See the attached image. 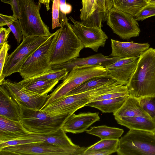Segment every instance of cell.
<instances>
[{"label": "cell", "instance_id": "cell-25", "mask_svg": "<svg viewBox=\"0 0 155 155\" xmlns=\"http://www.w3.org/2000/svg\"><path fill=\"white\" fill-rule=\"evenodd\" d=\"M129 96L92 102L85 106L95 108L103 113L113 114L120 108Z\"/></svg>", "mask_w": 155, "mask_h": 155}, {"label": "cell", "instance_id": "cell-38", "mask_svg": "<svg viewBox=\"0 0 155 155\" xmlns=\"http://www.w3.org/2000/svg\"><path fill=\"white\" fill-rule=\"evenodd\" d=\"M17 18L14 15H8L0 14V27H3L13 22Z\"/></svg>", "mask_w": 155, "mask_h": 155}, {"label": "cell", "instance_id": "cell-14", "mask_svg": "<svg viewBox=\"0 0 155 155\" xmlns=\"http://www.w3.org/2000/svg\"><path fill=\"white\" fill-rule=\"evenodd\" d=\"M2 85L18 104L27 107L41 110L48 98V95L37 94L9 79L5 80Z\"/></svg>", "mask_w": 155, "mask_h": 155}, {"label": "cell", "instance_id": "cell-23", "mask_svg": "<svg viewBox=\"0 0 155 155\" xmlns=\"http://www.w3.org/2000/svg\"><path fill=\"white\" fill-rule=\"evenodd\" d=\"M113 115L114 117L139 116L151 119L141 105L138 99L130 96L120 108Z\"/></svg>", "mask_w": 155, "mask_h": 155}, {"label": "cell", "instance_id": "cell-19", "mask_svg": "<svg viewBox=\"0 0 155 155\" xmlns=\"http://www.w3.org/2000/svg\"><path fill=\"white\" fill-rule=\"evenodd\" d=\"M150 46L148 43L122 42L111 39L112 51L110 56L120 58L139 57Z\"/></svg>", "mask_w": 155, "mask_h": 155}, {"label": "cell", "instance_id": "cell-37", "mask_svg": "<svg viewBox=\"0 0 155 155\" xmlns=\"http://www.w3.org/2000/svg\"><path fill=\"white\" fill-rule=\"evenodd\" d=\"M11 31L8 28H4L3 27L0 28V47L2 48L4 44L7 41V40L9 36V34Z\"/></svg>", "mask_w": 155, "mask_h": 155}, {"label": "cell", "instance_id": "cell-3", "mask_svg": "<svg viewBox=\"0 0 155 155\" xmlns=\"http://www.w3.org/2000/svg\"><path fill=\"white\" fill-rule=\"evenodd\" d=\"M61 24L57 39L51 50L50 62L51 65L59 64L78 58L84 47L73 31L66 14L59 12Z\"/></svg>", "mask_w": 155, "mask_h": 155}, {"label": "cell", "instance_id": "cell-16", "mask_svg": "<svg viewBox=\"0 0 155 155\" xmlns=\"http://www.w3.org/2000/svg\"><path fill=\"white\" fill-rule=\"evenodd\" d=\"M66 133L61 128L57 131L52 133L46 134L29 133L16 139L24 140L26 144L42 142L63 147H68L74 145L75 144L67 136Z\"/></svg>", "mask_w": 155, "mask_h": 155}, {"label": "cell", "instance_id": "cell-42", "mask_svg": "<svg viewBox=\"0 0 155 155\" xmlns=\"http://www.w3.org/2000/svg\"><path fill=\"white\" fill-rule=\"evenodd\" d=\"M147 1L148 3L155 5V0H147Z\"/></svg>", "mask_w": 155, "mask_h": 155}, {"label": "cell", "instance_id": "cell-43", "mask_svg": "<svg viewBox=\"0 0 155 155\" xmlns=\"http://www.w3.org/2000/svg\"><path fill=\"white\" fill-rule=\"evenodd\" d=\"M154 134H155V133H154Z\"/></svg>", "mask_w": 155, "mask_h": 155}, {"label": "cell", "instance_id": "cell-33", "mask_svg": "<svg viewBox=\"0 0 155 155\" xmlns=\"http://www.w3.org/2000/svg\"><path fill=\"white\" fill-rule=\"evenodd\" d=\"M10 48V46L8 41L5 42L0 51V85H2L5 80L3 76V71L5 63L8 56V51Z\"/></svg>", "mask_w": 155, "mask_h": 155}, {"label": "cell", "instance_id": "cell-31", "mask_svg": "<svg viewBox=\"0 0 155 155\" xmlns=\"http://www.w3.org/2000/svg\"><path fill=\"white\" fill-rule=\"evenodd\" d=\"M138 99L144 110L155 122V96L147 97Z\"/></svg>", "mask_w": 155, "mask_h": 155}, {"label": "cell", "instance_id": "cell-26", "mask_svg": "<svg viewBox=\"0 0 155 155\" xmlns=\"http://www.w3.org/2000/svg\"><path fill=\"white\" fill-rule=\"evenodd\" d=\"M113 7L133 16L148 4L147 0H111Z\"/></svg>", "mask_w": 155, "mask_h": 155}, {"label": "cell", "instance_id": "cell-35", "mask_svg": "<svg viewBox=\"0 0 155 155\" xmlns=\"http://www.w3.org/2000/svg\"><path fill=\"white\" fill-rule=\"evenodd\" d=\"M7 26L11 30L18 44L21 41L23 36L21 28L19 19L18 18H16L13 22L8 24Z\"/></svg>", "mask_w": 155, "mask_h": 155}, {"label": "cell", "instance_id": "cell-20", "mask_svg": "<svg viewBox=\"0 0 155 155\" xmlns=\"http://www.w3.org/2000/svg\"><path fill=\"white\" fill-rule=\"evenodd\" d=\"M0 116L18 121H21L19 104L3 85H0Z\"/></svg>", "mask_w": 155, "mask_h": 155}, {"label": "cell", "instance_id": "cell-11", "mask_svg": "<svg viewBox=\"0 0 155 155\" xmlns=\"http://www.w3.org/2000/svg\"><path fill=\"white\" fill-rule=\"evenodd\" d=\"M107 25L121 39L128 40L139 36L140 30L134 16L114 7L108 11Z\"/></svg>", "mask_w": 155, "mask_h": 155}, {"label": "cell", "instance_id": "cell-13", "mask_svg": "<svg viewBox=\"0 0 155 155\" xmlns=\"http://www.w3.org/2000/svg\"><path fill=\"white\" fill-rule=\"evenodd\" d=\"M69 18L73 23L70 25L73 31L84 48L97 52L100 47L104 46L108 37L101 28L87 26L71 17Z\"/></svg>", "mask_w": 155, "mask_h": 155}, {"label": "cell", "instance_id": "cell-17", "mask_svg": "<svg viewBox=\"0 0 155 155\" xmlns=\"http://www.w3.org/2000/svg\"><path fill=\"white\" fill-rule=\"evenodd\" d=\"M98 113L87 112L78 114H71L62 127L66 133L78 134L86 131L95 122L100 120Z\"/></svg>", "mask_w": 155, "mask_h": 155}, {"label": "cell", "instance_id": "cell-12", "mask_svg": "<svg viewBox=\"0 0 155 155\" xmlns=\"http://www.w3.org/2000/svg\"><path fill=\"white\" fill-rule=\"evenodd\" d=\"M80 17L85 25L101 28L109 10L113 7L111 0H82Z\"/></svg>", "mask_w": 155, "mask_h": 155}, {"label": "cell", "instance_id": "cell-28", "mask_svg": "<svg viewBox=\"0 0 155 155\" xmlns=\"http://www.w3.org/2000/svg\"><path fill=\"white\" fill-rule=\"evenodd\" d=\"M110 79L104 77L91 79L85 81L66 95L75 94L95 88L105 84Z\"/></svg>", "mask_w": 155, "mask_h": 155}, {"label": "cell", "instance_id": "cell-8", "mask_svg": "<svg viewBox=\"0 0 155 155\" xmlns=\"http://www.w3.org/2000/svg\"><path fill=\"white\" fill-rule=\"evenodd\" d=\"M87 148L75 144L63 147L37 142L4 147L0 149V155H83Z\"/></svg>", "mask_w": 155, "mask_h": 155}, {"label": "cell", "instance_id": "cell-32", "mask_svg": "<svg viewBox=\"0 0 155 155\" xmlns=\"http://www.w3.org/2000/svg\"><path fill=\"white\" fill-rule=\"evenodd\" d=\"M155 16V5L148 3L134 16L135 20L142 21L149 17Z\"/></svg>", "mask_w": 155, "mask_h": 155}, {"label": "cell", "instance_id": "cell-21", "mask_svg": "<svg viewBox=\"0 0 155 155\" xmlns=\"http://www.w3.org/2000/svg\"><path fill=\"white\" fill-rule=\"evenodd\" d=\"M29 133L20 121H14L0 116V143L15 139Z\"/></svg>", "mask_w": 155, "mask_h": 155}, {"label": "cell", "instance_id": "cell-4", "mask_svg": "<svg viewBox=\"0 0 155 155\" xmlns=\"http://www.w3.org/2000/svg\"><path fill=\"white\" fill-rule=\"evenodd\" d=\"M20 108L21 122L29 133L46 134L61 128L71 114H57L42 110L26 107L18 104Z\"/></svg>", "mask_w": 155, "mask_h": 155}, {"label": "cell", "instance_id": "cell-24", "mask_svg": "<svg viewBox=\"0 0 155 155\" xmlns=\"http://www.w3.org/2000/svg\"><path fill=\"white\" fill-rule=\"evenodd\" d=\"M58 80L23 79L18 83L27 89L41 95H48L58 83Z\"/></svg>", "mask_w": 155, "mask_h": 155}, {"label": "cell", "instance_id": "cell-30", "mask_svg": "<svg viewBox=\"0 0 155 155\" xmlns=\"http://www.w3.org/2000/svg\"><path fill=\"white\" fill-rule=\"evenodd\" d=\"M66 68L61 69H51L31 78L30 79H42L46 80H63L69 73Z\"/></svg>", "mask_w": 155, "mask_h": 155}, {"label": "cell", "instance_id": "cell-9", "mask_svg": "<svg viewBox=\"0 0 155 155\" xmlns=\"http://www.w3.org/2000/svg\"><path fill=\"white\" fill-rule=\"evenodd\" d=\"M58 30L34 51L20 68L18 73L23 79H27L51 70L50 62L52 48L58 36Z\"/></svg>", "mask_w": 155, "mask_h": 155}, {"label": "cell", "instance_id": "cell-39", "mask_svg": "<svg viewBox=\"0 0 155 155\" xmlns=\"http://www.w3.org/2000/svg\"><path fill=\"white\" fill-rule=\"evenodd\" d=\"M72 9L71 6L66 3V0H60V12L67 14L70 13Z\"/></svg>", "mask_w": 155, "mask_h": 155}, {"label": "cell", "instance_id": "cell-34", "mask_svg": "<svg viewBox=\"0 0 155 155\" xmlns=\"http://www.w3.org/2000/svg\"><path fill=\"white\" fill-rule=\"evenodd\" d=\"M52 2V28L61 27L59 20L60 0H51Z\"/></svg>", "mask_w": 155, "mask_h": 155}, {"label": "cell", "instance_id": "cell-5", "mask_svg": "<svg viewBox=\"0 0 155 155\" xmlns=\"http://www.w3.org/2000/svg\"><path fill=\"white\" fill-rule=\"evenodd\" d=\"M106 68L100 66L84 65L74 67L62 82L51 94L43 107L57 99L65 95L85 81L91 79L105 77Z\"/></svg>", "mask_w": 155, "mask_h": 155}, {"label": "cell", "instance_id": "cell-27", "mask_svg": "<svg viewBox=\"0 0 155 155\" xmlns=\"http://www.w3.org/2000/svg\"><path fill=\"white\" fill-rule=\"evenodd\" d=\"M87 134L98 137L101 139H119L124 131L118 128L106 125L92 127L86 131Z\"/></svg>", "mask_w": 155, "mask_h": 155}, {"label": "cell", "instance_id": "cell-36", "mask_svg": "<svg viewBox=\"0 0 155 155\" xmlns=\"http://www.w3.org/2000/svg\"><path fill=\"white\" fill-rule=\"evenodd\" d=\"M5 3L9 4L13 12V15L19 19L20 17V7L19 0H0Z\"/></svg>", "mask_w": 155, "mask_h": 155}, {"label": "cell", "instance_id": "cell-40", "mask_svg": "<svg viewBox=\"0 0 155 155\" xmlns=\"http://www.w3.org/2000/svg\"><path fill=\"white\" fill-rule=\"evenodd\" d=\"M113 153L111 151L105 150H97L84 152L83 155H108Z\"/></svg>", "mask_w": 155, "mask_h": 155}, {"label": "cell", "instance_id": "cell-41", "mask_svg": "<svg viewBox=\"0 0 155 155\" xmlns=\"http://www.w3.org/2000/svg\"><path fill=\"white\" fill-rule=\"evenodd\" d=\"M50 0H39L41 4H44L45 5L47 11H48L50 10V8L49 6V3Z\"/></svg>", "mask_w": 155, "mask_h": 155}, {"label": "cell", "instance_id": "cell-29", "mask_svg": "<svg viewBox=\"0 0 155 155\" xmlns=\"http://www.w3.org/2000/svg\"><path fill=\"white\" fill-rule=\"evenodd\" d=\"M119 139H101L94 144L87 147L84 152L97 150H105L116 152L118 149Z\"/></svg>", "mask_w": 155, "mask_h": 155}, {"label": "cell", "instance_id": "cell-15", "mask_svg": "<svg viewBox=\"0 0 155 155\" xmlns=\"http://www.w3.org/2000/svg\"><path fill=\"white\" fill-rule=\"evenodd\" d=\"M139 57L120 58L107 65L105 77L116 80L119 84L126 85L135 70Z\"/></svg>", "mask_w": 155, "mask_h": 155}, {"label": "cell", "instance_id": "cell-18", "mask_svg": "<svg viewBox=\"0 0 155 155\" xmlns=\"http://www.w3.org/2000/svg\"><path fill=\"white\" fill-rule=\"evenodd\" d=\"M120 58L106 56L102 53L97 54L86 58H77L58 65H51V69L66 68L69 72L73 68L84 65L100 66L105 68Z\"/></svg>", "mask_w": 155, "mask_h": 155}, {"label": "cell", "instance_id": "cell-1", "mask_svg": "<svg viewBox=\"0 0 155 155\" xmlns=\"http://www.w3.org/2000/svg\"><path fill=\"white\" fill-rule=\"evenodd\" d=\"M126 85L132 97L139 99L155 96V49L150 48L140 56Z\"/></svg>", "mask_w": 155, "mask_h": 155}, {"label": "cell", "instance_id": "cell-7", "mask_svg": "<svg viewBox=\"0 0 155 155\" xmlns=\"http://www.w3.org/2000/svg\"><path fill=\"white\" fill-rule=\"evenodd\" d=\"M119 155H155V135L150 131L130 130L119 139Z\"/></svg>", "mask_w": 155, "mask_h": 155}, {"label": "cell", "instance_id": "cell-22", "mask_svg": "<svg viewBox=\"0 0 155 155\" xmlns=\"http://www.w3.org/2000/svg\"><path fill=\"white\" fill-rule=\"evenodd\" d=\"M114 118L118 124L130 129L146 130L155 133V122L150 119L139 116Z\"/></svg>", "mask_w": 155, "mask_h": 155}, {"label": "cell", "instance_id": "cell-2", "mask_svg": "<svg viewBox=\"0 0 155 155\" xmlns=\"http://www.w3.org/2000/svg\"><path fill=\"white\" fill-rule=\"evenodd\" d=\"M127 87L119 84L113 79L95 88L78 94L66 95L57 99L44 107L42 110L57 114L74 113L93 100L108 93L120 91Z\"/></svg>", "mask_w": 155, "mask_h": 155}, {"label": "cell", "instance_id": "cell-10", "mask_svg": "<svg viewBox=\"0 0 155 155\" xmlns=\"http://www.w3.org/2000/svg\"><path fill=\"white\" fill-rule=\"evenodd\" d=\"M33 36L23 39L21 43L8 55L5 63L3 76L5 79L12 74L18 72L26 60L37 49L51 36Z\"/></svg>", "mask_w": 155, "mask_h": 155}, {"label": "cell", "instance_id": "cell-6", "mask_svg": "<svg viewBox=\"0 0 155 155\" xmlns=\"http://www.w3.org/2000/svg\"><path fill=\"white\" fill-rule=\"evenodd\" d=\"M20 18L23 39L33 36L50 35L49 28L42 21L40 14L41 3L34 0H19Z\"/></svg>", "mask_w": 155, "mask_h": 155}]
</instances>
